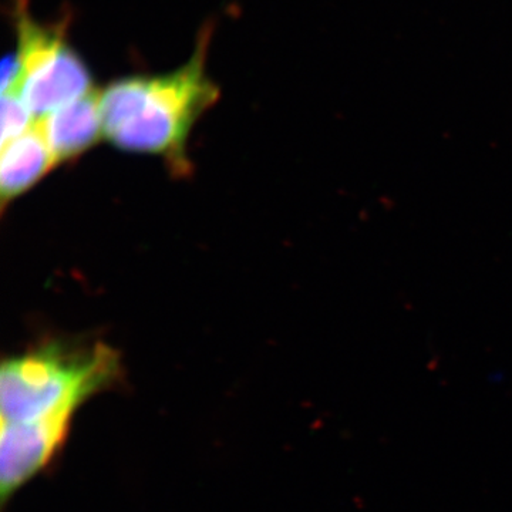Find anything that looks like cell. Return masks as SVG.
Masks as SVG:
<instances>
[{
    "label": "cell",
    "instance_id": "5b68a950",
    "mask_svg": "<svg viewBox=\"0 0 512 512\" xmlns=\"http://www.w3.org/2000/svg\"><path fill=\"white\" fill-rule=\"evenodd\" d=\"M56 164L37 124L22 136L2 143L0 192L3 204L32 188Z\"/></svg>",
    "mask_w": 512,
    "mask_h": 512
},
{
    "label": "cell",
    "instance_id": "6da1fadb",
    "mask_svg": "<svg viewBox=\"0 0 512 512\" xmlns=\"http://www.w3.org/2000/svg\"><path fill=\"white\" fill-rule=\"evenodd\" d=\"M120 376L119 355L103 343H46L3 362L2 504L53 463L69 439L80 407Z\"/></svg>",
    "mask_w": 512,
    "mask_h": 512
},
{
    "label": "cell",
    "instance_id": "7a4b0ae2",
    "mask_svg": "<svg viewBox=\"0 0 512 512\" xmlns=\"http://www.w3.org/2000/svg\"><path fill=\"white\" fill-rule=\"evenodd\" d=\"M207 46L205 40L174 72L111 83L100 94L104 137L121 150L184 163L192 127L220 94L205 70Z\"/></svg>",
    "mask_w": 512,
    "mask_h": 512
},
{
    "label": "cell",
    "instance_id": "277c9868",
    "mask_svg": "<svg viewBox=\"0 0 512 512\" xmlns=\"http://www.w3.org/2000/svg\"><path fill=\"white\" fill-rule=\"evenodd\" d=\"M100 94L92 90L36 121L56 163L80 156L104 136Z\"/></svg>",
    "mask_w": 512,
    "mask_h": 512
},
{
    "label": "cell",
    "instance_id": "8992f818",
    "mask_svg": "<svg viewBox=\"0 0 512 512\" xmlns=\"http://www.w3.org/2000/svg\"><path fill=\"white\" fill-rule=\"evenodd\" d=\"M2 94V143H6L30 130L36 119L18 93L9 90Z\"/></svg>",
    "mask_w": 512,
    "mask_h": 512
},
{
    "label": "cell",
    "instance_id": "3957f363",
    "mask_svg": "<svg viewBox=\"0 0 512 512\" xmlns=\"http://www.w3.org/2000/svg\"><path fill=\"white\" fill-rule=\"evenodd\" d=\"M19 6V45L15 53L19 76L9 90L22 97L37 121L92 92V76L66 42L63 30L30 18L22 0Z\"/></svg>",
    "mask_w": 512,
    "mask_h": 512
}]
</instances>
